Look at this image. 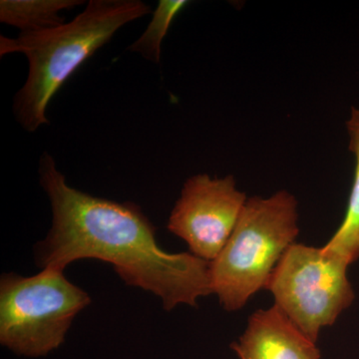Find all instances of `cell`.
I'll use <instances>...</instances> for the list:
<instances>
[{
    "label": "cell",
    "instance_id": "1",
    "mask_svg": "<svg viewBox=\"0 0 359 359\" xmlns=\"http://www.w3.org/2000/svg\"><path fill=\"white\" fill-rule=\"evenodd\" d=\"M39 181L50 202V230L34 248L41 269L65 271L80 259L111 264L122 282L159 297L163 309L197 308L212 294L209 262L161 249L156 228L138 205L89 195L68 185L55 161L40 158Z\"/></svg>",
    "mask_w": 359,
    "mask_h": 359
},
{
    "label": "cell",
    "instance_id": "2",
    "mask_svg": "<svg viewBox=\"0 0 359 359\" xmlns=\"http://www.w3.org/2000/svg\"><path fill=\"white\" fill-rule=\"evenodd\" d=\"M150 13L151 7L141 0H90L65 25L20 33L15 39L1 36V56L20 52L28 61L25 83L13 100L18 124L29 133L49 124L48 104L71 75L123 26Z\"/></svg>",
    "mask_w": 359,
    "mask_h": 359
},
{
    "label": "cell",
    "instance_id": "3",
    "mask_svg": "<svg viewBox=\"0 0 359 359\" xmlns=\"http://www.w3.org/2000/svg\"><path fill=\"white\" fill-rule=\"evenodd\" d=\"M297 202L287 191L248 199L233 233L210 264L212 294L228 311H240L264 290L299 235Z\"/></svg>",
    "mask_w": 359,
    "mask_h": 359
},
{
    "label": "cell",
    "instance_id": "4",
    "mask_svg": "<svg viewBox=\"0 0 359 359\" xmlns=\"http://www.w3.org/2000/svg\"><path fill=\"white\" fill-rule=\"evenodd\" d=\"M91 304L65 271L4 273L0 278V344L26 358H41L65 342L73 320Z\"/></svg>",
    "mask_w": 359,
    "mask_h": 359
},
{
    "label": "cell",
    "instance_id": "5",
    "mask_svg": "<svg viewBox=\"0 0 359 359\" xmlns=\"http://www.w3.org/2000/svg\"><path fill=\"white\" fill-rule=\"evenodd\" d=\"M349 264L323 248L292 244L269 276L264 290L309 339L316 342L323 327L334 325L351 306L354 292Z\"/></svg>",
    "mask_w": 359,
    "mask_h": 359
},
{
    "label": "cell",
    "instance_id": "6",
    "mask_svg": "<svg viewBox=\"0 0 359 359\" xmlns=\"http://www.w3.org/2000/svg\"><path fill=\"white\" fill-rule=\"evenodd\" d=\"M248 198L233 176L191 177L168 221V230L185 241L191 254L212 263L224 249Z\"/></svg>",
    "mask_w": 359,
    "mask_h": 359
},
{
    "label": "cell",
    "instance_id": "7",
    "mask_svg": "<svg viewBox=\"0 0 359 359\" xmlns=\"http://www.w3.org/2000/svg\"><path fill=\"white\" fill-rule=\"evenodd\" d=\"M231 348L240 359H320L309 339L276 304L250 316L244 334Z\"/></svg>",
    "mask_w": 359,
    "mask_h": 359
},
{
    "label": "cell",
    "instance_id": "8",
    "mask_svg": "<svg viewBox=\"0 0 359 359\" xmlns=\"http://www.w3.org/2000/svg\"><path fill=\"white\" fill-rule=\"evenodd\" d=\"M346 129L348 148L355 158L353 185L344 221L323 250L351 264L359 259V108L351 109Z\"/></svg>",
    "mask_w": 359,
    "mask_h": 359
},
{
    "label": "cell",
    "instance_id": "9",
    "mask_svg": "<svg viewBox=\"0 0 359 359\" xmlns=\"http://www.w3.org/2000/svg\"><path fill=\"white\" fill-rule=\"evenodd\" d=\"M80 0H1L0 22L20 33L41 32L65 25L62 11L83 4Z\"/></svg>",
    "mask_w": 359,
    "mask_h": 359
},
{
    "label": "cell",
    "instance_id": "10",
    "mask_svg": "<svg viewBox=\"0 0 359 359\" xmlns=\"http://www.w3.org/2000/svg\"><path fill=\"white\" fill-rule=\"evenodd\" d=\"M188 4L186 0H160L145 32L133 44L130 45L128 50L140 54L151 62L159 63L163 40L175 18Z\"/></svg>",
    "mask_w": 359,
    "mask_h": 359
}]
</instances>
